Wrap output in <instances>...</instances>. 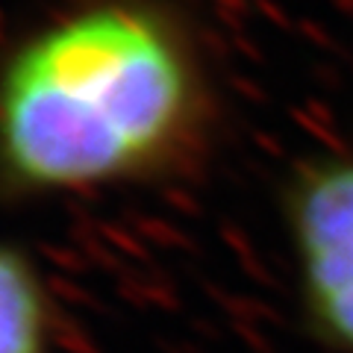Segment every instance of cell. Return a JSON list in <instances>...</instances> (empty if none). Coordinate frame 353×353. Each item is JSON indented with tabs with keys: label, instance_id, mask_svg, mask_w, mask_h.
<instances>
[{
	"label": "cell",
	"instance_id": "6da1fadb",
	"mask_svg": "<svg viewBox=\"0 0 353 353\" xmlns=\"http://www.w3.org/2000/svg\"><path fill=\"white\" fill-rule=\"evenodd\" d=\"M215 94L203 44L168 0H77L0 53V192L65 194L183 171Z\"/></svg>",
	"mask_w": 353,
	"mask_h": 353
},
{
	"label": "cell",
	"instance_id": "7a4b0ae2",
	"mask_svg": "<svg viewBox=\"0 0 353 353\" xmlns=\"http://www.w3.org/2000/svg\"><path fill=\"white\" fill-rule=\"evenodd\" d=\"M283 224L309 336L330 353H353V153L297 165L283 189Z\"/></svg>",
	"mask_w": 353,
	"mask_h": 353
},
{
	"label": "cell",
	"instance_id": "3957f363",
	"mask_svg": "<svg viewBox=\"0 0 353 353\" xmlns=\"http://www.w3.org/2000/svg\"><path fill=\"white\" fill-rule=\"evenodd\" d=\"M0 353H50V301L18 248L0 241Z\"/></svg>",
	"mask_w": 353,
	"mask_h": 353
}]
</instances>
